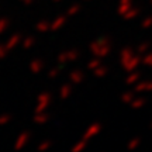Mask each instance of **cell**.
I'll return each instance as SVG.
<instances>
[]
</instances>
